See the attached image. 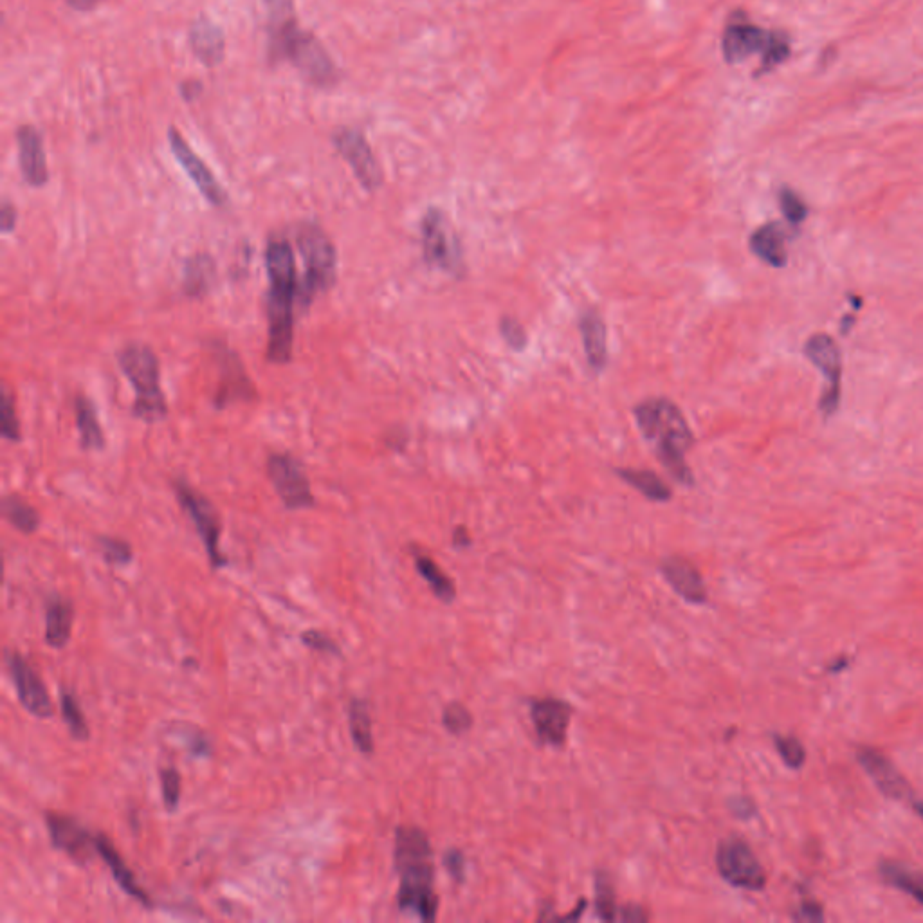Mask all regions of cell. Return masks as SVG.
Segmentation results:
<instances>
[{
	"instance_id": "obj_8",
	"label": "cell",
	"mask_w": 923,
	"mask_h": 923,
	"mask_svg": "<svg viewBox=\"0 0 923 923\" xmlns=\"http://www.w3.org/2000/svg\"><path fill=\"white\" fill-rule=\"evenodd\" d=\"M174 489L177 500L183 505L186 514L192 518L193 525L201 536L211 567L215 570L226 567L228 558L220 552V520L213 503L183 480H177Z\"/></svg>"
},
{
	"instance_id": "obj_22",
	"label": "cell",
	"mask_w": 923,
	"mask_h": 923,
	"mask_svg": "<svg viewBox=\"0 0 923 923\" xmlns=\"http://www.w3.org/2000/svg\"><path fill=\"white\" fill-rule=\"evenodd\" d=\"M579 332L583 338L586 361L594 372H603L608 365V336L606 325L601 314L595 311H586L579 320Z\"/></svg>"
},
{
	"instance_id": "obj_46",
	"label": "cell",
	"mask_w": 923,
	"mask_h": 923,
	"mask_svg": "<svg viewBox=\"0 0 923 923\" xmlns=\"http://www.w3.org/2000/svg\"><path fill=\"white\" fill-rule=\"evenodd\" d=\"M202 91H204V87H202V83L197 82V80H188V82H184L183 85H181V94H183L184 101H188V103L199 100Z\"/></svg>"
},
{
	"instance_id": "obj_17",
	"label": "cell",
	"mask_w": 923,
	"mask_h": 923,
	"mask_svg": "<svg viewBox=\"0 0 923 923\" xmlns=\"http://www.w3.org/2000/svg\"><path fill=\"white\" fill-rule=\"evenodd\" d=\"M572 713V705L558 698H543L532 702V725L541 745L561 747L565 743Z\"/></svg>"
},
{
	"instance_id": "obj_7",
	"label": "cell",
	"mask_w": 923,
	"mask_h": 923,
	"mask_svg": "<svg viewBox=\"0 0 923 923\" xmlns=\"http://www.w3.org/2000/svg\"><path fill=\"white\" fill-rule=\"evenodd\" d=\"M422 253L426 264L451 276L464 271V251L457 231L437 208L424 215L421 224Z\"/></svg>"
},
{
	"instance_id": "obj_3",
	"label": "cell",
	"mask_w": 923,
	"mask_h": 923,
	"mask_svg": "<svg viewBox=\"0 0 923 923\" xmlns=\"http://www.w3.org/2000/svg\"><path fill=\"white\" fill-rule=\"evenodd\" d=\"M395 871L401 878L397 904L404 913L417 914L422 922H435L439 898L433 880V850L428 835L415 826H399L395 832Z\"/></svg>"
},
{
	"instance_id": "obj_36",
	"label": "cell",
	"mask_w": 923,
	"mask_h": 923,
	"mask_svg": "<svg viewBox=\"0 0 923 923\" xmlns=\"http://www.w3.org/2000/svg\"><path fill=\"white\" fill-rule=\"evenodd\" d=\"M0 433L10 442H20L19 417L15 412V403L6 390L2 392V403H0Z\"/></svg>"
},
{
	"instance_id": "obj_12",
	"label": "cell",
	"mask_w": 923,
	"mask_h": 923,
	"mask_svg": "<svg viewBox=\"0 0 923 923\" xmlns=\"http://www.w3.org/2000/svg\"><path fill=\"white\" fill-rule=\"evenodd\" d=\"M805 354L823 372L828 381V388L819 404L821 412L828 417L835 413L841 401V350L828 334H815L806 341Z\"/></svg>"
},
{
	"instance_id": "obj_15",
	"label": "cell",
	"mask_w": 923,
	"mask_h": 923,
	"mask_svg": "<svg viewBox=\"0 0 923 923\" xmlns=\"http://www.w3.org/2000/svg\"><path fill=\"white\" fill-rule=\"evenodd\" d=\"M8 662H10L8 666H10L11 677L17 687L20 704L24 705L28 713L37 716L40 720L51 718L55 713V707H53L51 696L47 693L44 682L35 673V669L31 668L19 653H11Z\"/></svg>"
},
{
	"instance_id": "obj_38",
	"label": "cell",
	"mask_w": 923,
	"mask_h": 923,
	"mask_svg": "<svg viewBox=\"0 0 923 923\" xmlns=\"http://www.w3.org/2000/svg\"><path fill=\"white\" fill-rule=\"evenodd\" d=\"M161 777V792H163V803H165L168 812H175L181 799V774L174 767L161 768L159 770Z\"/></svg>"
},
{
	"instance_id": "obj_31",
	"label": "cell",
	"mask_w": 923,
	"mask_h": 923,
	"mask_svg": "<svg viewBox=\"0 0 923 923\" xmlns=\"http://www.w3.org/2000/svg\"><path fill=\"white\" fill-rule=\"evenodd\" d=\"M2 514L17 531L24 534H33L40 527V514L37 509L17 496H8L2 500Z\"/></svg>"
},
{
	"instance_id": "obj_50",
	"label": "cell",
	"mask_w": 923,
	"mask_h": 923,
	"mask_svg": "<svg viewBox=\"0 0 923 923\" xmlns=\"http://www.w3.org/2000/svg\"><path fill=\"white\" fill-rule=\"evenodd\" d=\"M453 543H455V547H458V549H466V547L471 545L469 534H467V531L464 529V527H458V529H455V532H453Z\"/></svg>"
},
{
	"instance_id": "obj_47",
	"label": "cell",
	"mask_w": 923,
	"mask_h": 923,
	"mask_svg": "<svg viewBox=\"0 0 923 923\" xmlns=\"http://www.w3.org/2000/svg\"><path fill=\"white\" fill-rule=\"evenodd\" d=\"M619 918H621L622 922H646L648 914L644 913V909H640L637 905H626V907H622Z\"/></svg>"
},
{
	"instance_id": "obj_32",
	"label": "cell",
	"mask_w": 923,
	"mask_h": 923,
	"mask_svg": "<svg viewBox=\"0 0 923 923\" xmlns=\"http://www.w3.org/2000/svg\"><path fill=\"white\" fill-rule=\"evenodd\" d=\"M882 875L889 884L902 889L907 895L913 896L923 905V877L916 875L913 871L898 866V864H884L882 866Z\"/></svg>"
},
{
	"instance_id": "obj_13",
	"label": "cell",
	"mask_w": 923,
	"mask_h": 923,
	"mask_svg": "<svg viewBox=\"0 0 923 923\" xmlns=\"http://www.w3.org/2000/svg\"><path fill=\"white\" fill-rule=\"evenodd\" d=\"M168 143H170V150H172V154L177 159V163L183 166L184 172L192 179V183L197 186V190L201 192L202 197L215 208L226 206L228 204V193L220 186L219 181L215 179V175L208 168V165L184 141L181 132L177 128L172 127L168 130Z\"/></svg>"
},
{
	"instance_id": "obj_9",
	"label": "cell",
	"mask_w": 923,
	"mask_h": 923,
	"mask_svg": "<svg viewBox=\"0 0 923 923\" xmlns=\"http://www.w3.org/2000/svg\"><path fill=\"white\" fill-rule=\"evenodd\" d=\"M267 475L285 509L303 511L316 505L309 478L298 458L289 453H273L267 460Z\"/></svg>"
},
{
	"instance_id": "obj_24",
	"label": "cell",
	"mask_w": 923,
	"mask_h": 923,
	"mask_svg": "<svg viewBox=\"0 0 923 923\" xmlns=\"http://www.w3.org/2000/svg\"><path fill=\"white\" fill-rule=\"evenodd\" d=\"M752 253L770 266L783 267L786 264V231L779 222H768L756 229L750 237Z\"/></svg>"
},
{
	"instance_id": "obj_28",
	"label": "cell",
	"mask_w": 923,
	"mask_h": 923,
	"mask_svg": "<svg viewBox=\"0 0 923 923\" xmlns=\"http://www.w3.org/2000/svg\"><path fill=\"white\" fill-rule=\"evenodd\" d=\"M215 278V266L208 255H195L186 260L184 267V291L192 298H201L208 293Z\"/></svg>"
},
{
	"instance_id": "obj_40",
	"label": "cell",
	"mask_w": 923,
	"mask_h": 923,
	"mask_svg": "<svg viewBox=\"0 0 923 923\" xmlns=\"http://www.w3.org/2000/svg\"><path fill=\"white\" fill-rule=\"evenodd\" d=\"M779 202H781V210L785 213V217L790 224L799 226L806 219L808 208H806L805 202L801 201V197L796 192L783 188L779 193Z\"/></svg>"
},
{
	"instance_id": "obj_45",
	"label": "cell",
	"mask_w": 923,
	"mask_h": 923,
	"mask_svg": "<svg viewBox=\"0 0 923 923\" xmlns=\"http://www.w3.org/2000/svg\"><path fill=\"white\" fill-rule=\"evenodd\" d=\"M729 805H731L732 814L736 815V817H740V819H750V817L754 815V812H756V810H754V805H752V801L747 799V797H736V799H731Z\"/></svg>"
},
{
	"instance_id": "obj_48",
	"label": "cell",
	"mask_w": 923,
	"mask_h": 923,
	"mask_svg": "<svg viewBox=\"0 0 923 923\" xmlns=\"http://www.w3.org/2000/svg\"><path fill=\"white\" fill-rule=\"evenodd\" d=\"M799 920H808V922H821L823 920V911L821 907L815 904H805L801 913L797 914Z\"/></svg>"
},
{
	"instance_id": "obj_33",
	"label": "cell",
	"mask_w": 923,
	"mask_h": 923,
	"mask_svg": "<svg viewBox=\"0 0 923 923\" xmlns=\"http://www.w3.org/2000/svg\"><path fill=\"white\" fill-rule=\"evenodd\" d=\"M60 705H62V716H64L65 725L71 732L76 741H87L91 738V729L85 722V716L82 713V707L78 700L74 698L73 693H62L60 696Z\"/></svg>"
},
{
	"instance_id": "obj_41",
	"label": "cell",
	"mask_w": 923,
	"mask_h": 923,
	"mask_svg": "<svg viewBox=\"0 0 923 923\" xmlns=\"http://www.w3.org/2000/svg\"><path fill=\"white\" fill-rule=\"evenodd\" d=\"M302 642L307 648L314 649V651L329 653V655H336V657L341 655L338 644L330 637H327L325 633H321V631H305V633H302Z\"/></svg>"
},
{
	"instance_id": "obj_34",
	"label": "cell",
	"mask_w": 923,
	"mask_h": 923,
	"mask_svg": "<svg viewBox=\"0 0 923 923\" xmlns=\"http://www.w3.org/2000/svg\"><path fill=\"white\" fill-rule=\"evenodd\" d=\"M595 895H597V916L604 922H613L617 918V907H615V889H613L612 878L608 877L604 871H599L595 875Z\"/></svg>"
},
{
	"instance_id": "obj_2",
	"label": "cell",
	"mask_w": 923,
	"mask_h": 923,
	"mask_svg": "<svg viewBox=\"0 0 923 923\" xmlns=\"http://www.w3.org/2000/svg\"><path fill=\"white\" fill-rule=\"evenodd\" d=\"M266 267L269 278L267 359L275 365H287L293 359L294 303H298L296 258L287 240L276 238L269 242Z\"/></svg>"
},
{
	"instance_id": "obj_43",
	"label": "cell",
	"mask_w": 923,
	"mask_h": 923,
	"mask_svg": "<svg viewBox=\"0 0 923 923\" xmlns=\"http://www.w3.org/2000/svg\"><path fill=\"white\" fill-rule=\"evenodd\" d=\"M444 868L449 873V877L457 882H464L466 878V857L460 850H449L444 855Z\"/></svg>"
},
{
	"instance_id": "obj_35",
	"label": "cell",
	"mask_w": 923,
	"mask_h": 923,
	"mask_svg": "<svg viewBox=\"0 0 923 923\" xmlns=\"http://www.w3.org/2000/svg\"><path fill=\"white\" fill-rule=\"evenodd\" d=\"M442 725L446 727L449 734L464 736L473 725V716L467 711V707L458 704V702H453V704L446 705V709L442 713Z\"/></svg>"
},
{
	"instance_id": "obj_39",
	"label": "cell",
	"mask_w": 923,
	"mask_h": 923,
	"mask_svg": "<svg viewBox=\"0 0 923 923\" xmlns=\"http://www.w3.org/2000/svg\"><path fill=\"white\" fill-rule=\"evenodd\" d=\"M774 743H776V749L777 752H779V756L783 758V761H785L788 767L801 768L803 765H805V747L801 745V741L797 740V738H790V736H779V734H776V736H774Z\"/></svg>"
},
{
	"instance_id": "obj_18",
	"label": "cell",
	"mask_w": 923,
	"mask_h": 923,
	"mask_svg": "<svg viewBox=\"0 0 923 923\" xmlns=\"http://www.w3.org/2000/svg\"><path fill=\"white\" fill-rule=\"evenodd\" d=\"M20 174L33 188H42L49 181L46 150L37 128L24 125L17 130Z\"/></svg>"
},
{
	"instance_id": "obj_1",
	"label": "cell",
	"mask_w": 923,
	"mask_h": 923,
	"mask_svg": "<svg viewBox=\"0 0 923 923\" xmlns=\"http://www.w3.org/2000/svg\"><path fill=\"white\" fill-rule=\"evenodd\" d=\"M267 11V53L273 64L289 62L316 87H334L341 71L311 31L298 26L294 0H264Z\"/></svg>"
},
{
	"instance_id": "obj_30",
	"label": "cell",
	"mask_w": 923,
	"mask_h": 923,
	"mask_svg": "<svg viewBox=\"0 0 923 923\" xmlns=\"http://www.w3.org/2000/svg\"><path fill=\"white\" fill-rule=\"evenodd\" d=\"M415 567H417V572L421 574L422 579L430 585L431 592L435 594L439 601L446 604L455 601L457 590H455L453 581L437 567V563L433 559L417 554L415 556Z\"/></svg>"
},
{
	"instance_id": "obj_27",
	"label": "cell",
	"mask_w": 923,
	"mask_h": 923,
	"mask_svg": "<svg viewBox=\"0 0 923 923\" xmlns=\"http://www.w3.org/2000/svg\"><path fill=\"white\" fill-rule=\"evenodd\" d=\"M348 729L356 745V749L370 756L374 752V736H372V718L365 700H352L348 705Z\"/></svg>"
},
{
	"instance_id": "obj_4",
	"label": "cell",
	"mask_w": 923,
	"mask_h": 923,
	"mask_svg": "<svg viewBox=\"0 0 923 923\" xmlns=\"http://www.w3.org/2000/svg\"><path fill=\"white\" fill-rule=\"evenodd\" d=\"M635 419L642 437L651 444L669 475L678 484L693 485V471L686 462V453L693 446V431L677 404L664 397L648 399L635 408Z\"/></svg>"
},
{
	"instance_id": "obj_11",
	"label": "cell",
	"mask_w": 923,
	"mask_h": 923,
	"mask_svg": "<svg viewBox=\"0 0 923 923\" xmlns=\"http://www.w3.org/2000/svg\"><path fill=\"white\" fill-rule=\"evenodd\" d=\"M332 143L339 156L347 161L359 184L366 192H375L383 184V170L375 159L365 134L357 128H338L332 134Z\"/></svg>"
},
{
	"instance_id": "obj_26",
	"label": "cell",
	"mask_w": 923,
	"mask_h": 923,
	"mask_svg": "<svg viewBox=\"0 0 923 923\" xmlns=\"http://www.w3.org/2000/svg\"><path fill=\"white\" fill-rule=\"evenodd\" d=\"M74 608L67 601L49 604L46 612V642L51 648L62 649L71 640Z\"/></svg>"
},
{
	"instance_id": "obj_51",
	"label": "cell",
	"mask_w": 923,
	"mask_h": 923,
	"mask_svg": "<svg viewBox=\"0 0 923 923\" xmlns=\"http://www.w3.org/2000/svg\"><path fill=\"white\" fill-rule=\"evenodd\" d=\"M914 810L918 812V815L923 819V805L922 803H914Z\"/></svg>"
},
{
	"instance_id": "obj_5",
	"label": "cell",
	"mask_w": 923,
	"mask_h": 923,
	"mask_svg": "<svg viewBox=\"0 0 923 923\" xmlns=\"http://www.w3.org/2000/svg\"><path fill=\"white\" fill-rule=\"evenodd\" d=\"M118 363L134 390L132 415L147 424L163 421L168 415V404L154 350L145 343H130L119 350Z\"/></svg>"
},
{
	"instance_id": "obj_20",
	"label": "cell",
	"mask_w": 923,
	"mask_h": 923,
	"mask_svg": "<svg viewBox=\"0 0 923 923\" xmlns=\"http://www.w3.org/2000/svg\"><path fill=\"white\" fill-rule=\"evenodd\" d=\"M662 576L666 577L669 586L677 592L684 601L691 604L707 603V588L704 579L700 576L698 568L684 558L671 556L664 559L660 565Z\"/></svg>"
},
{
	"instance_id": "obj_49",
	"label": "cell",
	"mask_w": 923,
	"mask_h": 923,
	"mask_svg": "<svg viewBox=\"0 0 923 923\" xmlns=\"http://www.w3.org/2000/svg\"><path fill=\"white\" fill-rule=\"evenodd\" d=\"M103 0H67V4L76 11H92L98 8Z\"/></svg>"
},
{
	"instance_id": "obj_10",
	"label": "cell",
	"mask_w": 923,
	"mask_h": 923,
	"mask_svg": "<svg viewBox=\"0 0 923 923\" xmlns=\"http://www.w3.org/2000/svg\"><path fill=\"white\" fill-rule=\"evenodd\" d=\"M716 866L725 882L740 889L761 891L767 882L754 851L740 839H727L718 846Z\"/></svg>"
},
{
	"instance_id": "obj_44",
	"label": "cell",
	"mask_w": 923,
	"mask_h": 923,
	"mask_svg": "<svg viewBox=\"0 0 923 923\" xmlns=\"http://www.w3.org/2000/svg\"><path fill=\"white\" fill-rule=\"evenodd\" d=\"M0 228H2V233H11L13 229L17 228V210H15V206L10 201L2 202Z\"/></svg>"
},
{
	"instance_id": "obj_25",
	"label": "cell",
	"mask_w": 923,
	"mask_h": 923,
	"mask_svg": "<svg viewBox=\"0 0 923 923\" xmlns=\"http://www.w3.org/2000/svg\"><path fill=\"white\" fill-rule=\"evenodd\" d=\"M74 415L82 448L85 451H100L105 448V435L98 421V410L89 397L80 395L74 399Z\"/></svg>"
},
{
	"instance_id": "obj_23",
	"label": "cell",
	"mask_w": 923,
	"mask_h": 923,
	"mask_svg": "<svg viewBox=\"0 0 923 923\" xmlns=\"http://www.w3.org/2000/svg\"><path fill=\"white\" fill-rule=\"evenodd\" d=\"M96 853H100L101 859L107 862L110 871H112V877L118 882V886L127 893L128 896L136 898L139 904L145 905V907H154V902L152 898L148 896L147 891L143 887L139 886L138 880L134 877V873L127 868V864L121 859L118 850L112 846V842L105 837V835H98L96 837Z\"/></svg>"
},
{
	"instance_id": "obj_19",
	"label": "cell",
	"mask_w": 923,
	"mask_h": 923,
	"mask_svg": "<svg viewBox=\"0 0 923 923\" xmlns=\"http://www.w3.org/2000/svg\"><path fill=\"white\" fill-rule=\"evenodd\" d=\"M857 758L884 796L891 797L895 801H909L913 797L911 786L905 783L902 774L884 754L873 749H860Z\"/></svg>"
},
{
	"instance_id": "obj_29",
	"label": "cell",
	"mask_w": 923,
	"mask_h": 923,
	"mask_svg": "<svg viewBox=\"0 0 923 923\" xmlns=\"http://www.w3.org/2000/svg\"><path fill=\"white\" fill-rule=\"evenodd\" d=\"M617 475L621 476L622 480L631 485L633 489H637L639 493L644 494L651 502H668V500H671V489L651 471L622 467V469H617Z\"/></svg>"
},
{
	"instance_id": "obj_14",
	"label": "cell",
	"mask_w": 923,
	"mask_h": 923,
	"mask_svg": "<svg viewBox=\"0 0 923 923\" xmlns=\"http://www.w3.org/2000/svg\"><path fill=\"white\" fill-rule=\"evenodd\" d=\"M774 38H776V33H770V31L758 28V26L750 24L745 17L736 15L723 31V56H725V60L729 64L741 62V60L749 58L750 55H754V53H761V55L765 56L770 46H772Z\"/></svg>"
},
{
	"instance_id": "obj_21",
	"label": "cell",
	"mask_w": 923,
	"mask_h": 923,
	"mask_svg": "<svg viewBox=\"0 0 923 923\" xmlns=\"http://www.w3.org/2000/svg\"><path fill=\"white\" fill-rule=\"evenodd\" d=\"M190 47L193 55L199 58L206 67H217L222 64L226 55V37L224 31L208 17H199L192 24L188 33Z\"/></svg>"
},
{
	"instance_id": "obj_6",
	"label": "cell",
	"mask_w": 923,
	"mask_h": 923,
	"mask_svg": "<svg viewBox=\"0 0 923 923\" xmlns=\"http://www.w3.org/2000/svg\"><path fill=\"white\" fill-rule=\"evenodd\" d=\"M296 244L305 264V275L298 284V307L303 311L309 309L316 294L329 291L336 282L338 253L329 235L316 224H302Z\"/></svg>"
},
{
	"instance_id": "obj_42",
	"label": "cell",
	"mask_w": 923,
	"mask_h": 923,
	"mask_svg": "<svg viewBox=\"0 0 923 923\" xmlns=\"http://www.w3.org/2000/svg\"><path fill=\"white\" fill-rule=\"evenodd\" d=\"M500 332H502L503 339L507 341V345L514 348V350H523L527 345L525 330H523L518 321L512 320V318H503L500 321Z\"/></svg>"
},
{
	"instance_id": "obj_16",
	"label": "cell",
	"mask_w": 923,
	"mask_h": 923,
	"mask_svg": "<svg viewBox=\"0 0 923 923\" xmlns=\"http://www.w3.org/2000/svg\"><path fill=\"white\" fill-rule=\"evenodd\" d=\"M46 823L51 844L56 850L64 851L65 855H69L74 862L87 864L92 859L94 851H98L96 850V839H91V833L71 817L47 814Z\"/></svg>"
},
{
	"instance_id": "obj_37",
	"label": "cell",
	"mask_w": 923,
	"mask_h": 923,
	"mask_svg": "<svg viewBox=\"0 0 923 923\" xmlns=\"http://www.w3.org/2000/svg\"><path fill=\"white\" fill-rule=\"evenodd\" d=\"M98 547H100L101 556L110 565H128L134 558L132 547L127 541L118 540V538L101 536L98 538Z\"/></svg>"
}]
</instances>
